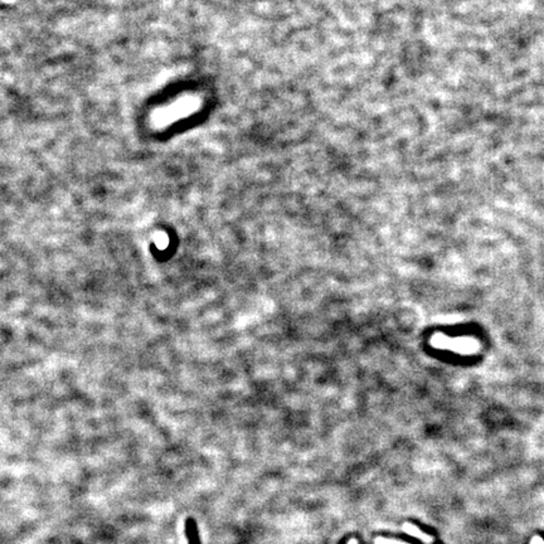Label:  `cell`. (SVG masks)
<instances>
[{
    "instance_id": "3",
    "label": "cell",
    "mask_w": 544,
    "mask_h": 544,
    "mask_svg": "<svg viewBox=\"0 0 544 544\" xmlns=\"http://www.w3.org/2000/svg\"><path fill=\"white\" fill-rule=\"evenodd\" d=\"M348 544H358V540L357 539H350Z\"/></svg>"
},
{
    "instance_id": "1",
    "label": "cell",
    "mask_w": 544,
    "mask_h": 544,
    "mask_svg": "<svg viewBox=\"0 0 544 544\" xmlns=\"http://www.w3.org/2000/svg\"><path fill=\"white\" fill-rule=\"evenodd\" d=\"M402 530L405 533H407V534L411 535V537H414L417 538V539L422 540L424 543H432L433 542V538L431 537V535L426 534V533L422 532L421 529H419L417 525L412 524V523H405L402 527Z\"/></svg>"
},
{
    "instance_id": "2",
    "label": "cell",
    "mask_w": 544,
    "mask_h": 544,
    "mask_svg": "<svg viewBox=\"0 0 544 544\" xmlns=\"http://www.w3.org/2000/svg\"><path fill=\"white\" fill-rule=\"evenodd\" d=\"M374 543L376 544H409L407 542H401V540H395V539H388V538H383V537L376 538Z\"/></svg>"
}]
</instances>
